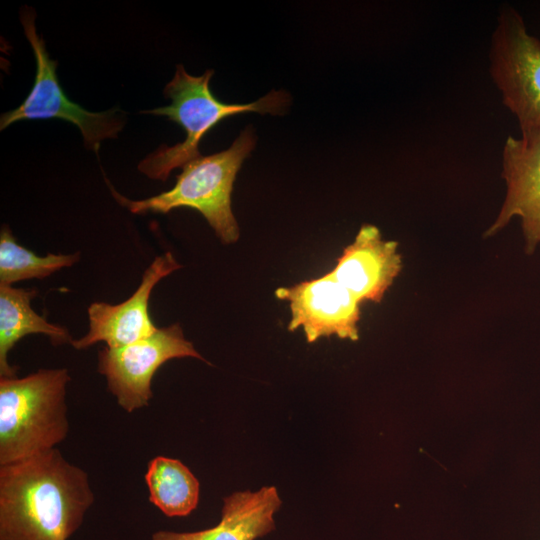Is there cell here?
Wrapping results in <instances>:
<instances>
[{
    "label": "cell",
    "mask_w": 540,
    "mask_h": 540,
    "mask_svg": "<svg viewBox=\"0 0 540 540\" xmlns=\"http://www.w3.org/2000/svg\"><path fill=\"white\" fill-rule=\"evenodd\" d=\"M191 357L206 359L183 334L179 324L158 328L151 336L118 347H105L98 353V372L106 378L107 389L126 412L149 406L153 397L151 382L167 361Z\"/></svg>",
    "instance_id": "obj_7"
},
{
    "label": "cell",
    "mask_w": 540,
    "mask_h": 540,
    "mask_svg": "<svg viewBox=\"0 0 540 540\" xmlns=\"http://www.w3.org/2000/svg\"><path fill=\"white\" fill-rule=\"evenodd\" d=\"M94 499L87 472L57 448L0 466V540H68Z\"/></svg>",
    "instance_id": "obj_1"
},
{
    "label": "cell",
    "mask_w": 540,
    "mask_h": 540,
    "mask_svg": "<svg viewBox=\"0 0 540 540\" xmlns=\"http://www.w3.org/2000/svg\"><path fill=\"white\" fill-rule=\"evenodd\" d=\"M213 74L214 71L208 69L201 76H193L182 65H177L174 77L163 90L171 104L141 111L142 114L167 117L186 133L184 141L173 146L163 145L141 160L138 164L141 173L154 180L166 181L173 169L201 156L200 141L225 118L246 112L282 115L290 104L289 94L282 90H272L253 103H224L210 89Z\"/></svg>",
    "instance_id": "obj_2"
},
{
    "label": "cell",
    "mask_w": 540,
    "mask_h": 540,
    "mask_svg": "<svg viewBox=\"0 0 540 540\" xmlns=\"http://www.w3.org/2000/svg\"><path fill=\"white\" fill-rule=\"evenodd\" d=\"M255 143L254 132L248 127L226 150L186 163L171 189L146 199L130 200L106 182L115 200L133 214H166L179 207L192 208L202 214L222 243L232 244L240 235L231 208L233 184Z\"/></svg>",
    "instance_id": "obj_4"
},
{
    "label": "cell",
    "mask_w": 540,
    "mask_h": 540,
    "mask_svg": "<svg viewBox=\"0 0 540 540\" xmlns=\"http://www.w3.org/2000/svg\"><path fill=\"white\" fill-rule=\"evenodd\" d=\"M502 177L505 197L484 236L496 235L511 220L519 218L525 252L531 255L540 245V131L506 138L502 148Z\"/></svg>",
    "instance_id": "obj_8"
},
{
    "label": "cell",
    "mask_w": 540,
    "mask_h": 540,
    "mask_svg": "<svg viewBox=\"0 0 540 540\" xmlns=\"http://www.w3.org/2000/svg\"><path fill=\"white\" fill-rule=\"evenodd\" d=\"M181 267L171 252L155 257L128 299L116 305L93 302L89 306V330L82 338L73 340L72 346L82 350L105 342L109 348H118L154 334L158 328L149 314L151 292L161 279Z\"/></svg>",
    "instance_id": "obj_10"
},
{
    "label": "cell",
    "mask_w": 540,
    "mask_h": 540,
    "mask_svg": "<svg viewBox=\"0 0 540 540\" xmlns=\"http://www.w3.org/2000/svg\"><path fill=\"white\" fill-rule=\"evenodd\" d=\"M66 368L0 379V466L56 448L69 433Z\"/></svg>",
    "instance_id": "obj_3"
},
{
    "label": "cell",
    "mask_w": 540,
    "mask_h": 540,
    "mask_svg": "<svg viewBox=\"0 0 540 540\" xmlns=\"http://www.w3.org/2000/svg\"><path fill=\"white\" fill-rule=\"evenodd\" d=\"M149 501L168 517H184L199 502V481L180 460L156 456L145 474Z\"/></svg>",
    "instance_id": "obj_14"
},
{
    "label": "cell",
    "mask_w": 540,
    "mask_h": 540,
    "mask_svg": "<svg viewBox=\"0 0 540 540\" xmlns=\"http://www.w3.org/2000/svg\"><path fill=\"white\" fill-rule=\"evenodd\" d=\"M281 503L274 486L235 492L223 499L217 525L194 532L159 530L151 540H256L275 529L273 516Z\"/></svg>",
    "instance_id": "obj_12"
},
{
    "label": "cell",
    "mask_w": 540,
    "mask_h": 540,
    "mask_svg": "<svg viewBox=\"0 0 540 540\" xmlns=\"http://www.w3.org/2000/svg\"><path fill=\"white\" fill-rule=\"evenodd\" d=\"M275 296L289 302L288 330L302 327L308 343L337 336L357 341L361 302L330 272L289 287H279Z\"/></svg>",
    "instance_id": "obj_9"
},
{
    "label": "cell",
    "mask_w": 540,
    "mask_h": 540,
    "mask_svg": "<svg viewBox=\"0 0 540 540\" xmlns=\"http://www.w3.org/2000/svg\"><path fill=\"white\" fill-rule=\"evenodd\" d=\"M35 19L33 8H21L20 21L36 61L33 86L17 108L1 115L0 130L23 120L62 119L75 125L82 134L85 147L98 155L101 143L116 138L123 129L125 112L119 108L91 112L67 97L56 74L58 63L50 58L45 41L37 33Z\"/></svg>",
    "instance_id": "obj_5"
},
{
    "label": "cell",
    "mask_w": 540,
    "mask_h": 540,
    "mask_svg": "<svg viewBox=\"0 0 540 540\" xmlns=\"http://www.w3.org/2000/svg\"><path fill=\"white\" fill-rule=\"evenodd\" d=\"M80 259V253L39 256L19 245L10 228L2 226L0 233V285L28 279H43Z\"/></svg>",
    "instance_id": "obj_15"
},
{
    "label": "cell",
    "mask_w": 540,
    "mask_h": 540,
    "mask_svg": "<svg viewBox=\"0 0 540 540\" xmlns=\"http://www.w3.org/2000/svg\"><path fill=\"white\" fill-rule=\"evenodd\" d=\"M36 290L0 285V376L17 377L18 368L8 362L15 344L30 334H43L55 346L72 343L68 330L49 323L31 307Z\"/></svg>",
    "instance_id": "obj_13"
},
{
    "label": "cell",
    "mask_w": 540,
    "mask_h": 540,
    "mask_svg": "<svg viewBox=\"0 0 540 540\" xmlns=\"http://www.w3.org/2000/svg\"><path fill=\"white\" fill-rule=\"evenodd\" d=\"M401 269L398 243L384 240L375 225L364 224L330 273L361 303H379Z\"/></svg>",
    "instance_id": "obj_11"
},
{
    "label": "cell",
    "mask_w": 540,
    "mask_h": 540,
    "mask_svg": "<svg viewBox=\"0 0 540 540\" xmlns=\"http://www.w3.org/2000/svg\"><path fill=\"white\" fill-rule=\"evenodd\" d=\"M490 74L521 133L540 131V40L529 33L521 14L511 7L503 9L497 19Z\"/></svg>",
    "instance_id": "obj_6"
}]
</instances>
